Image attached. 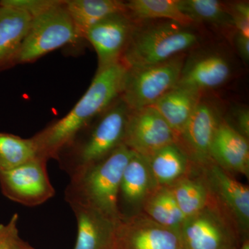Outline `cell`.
Wrapping results in <instances>:
<instances>
[{
	"label": "cell",
	"instance_id": "6da1fadb",
	"mask_svg": "<svg viewBox=\"0 0 249 249\" xmlns=\"http://www.w3.org/2000/svg\"><path fill=\"white\" fill-rule=\"evenodd\" d=\"M127 70L121 61L96 71L89 88L71 110L32 137L39 157L57 160L83 129L120 97Z\"/></svg>",
	"mask_w": 249,
	"mask_h": 249
},
{
	"label": "cell",
	"instance_id": "7a4b0ae2",
	"mask_svg": "<svg viewBox=\"0 0 249 249\" xmlns=\"http://www.w3.org/2000/svg\"><path fill=\"white\" fill-rule=\"evenodd\" d=\"M130 111L120 96L60 152L57 160L70 178L122 145Z\"/></svg>",
	"mask_w": 249,
	"mask_h": 249
},
{
	"label": "cell",
	"instance_id": "3957f363",
	"mask_svg": "<svg viewBox=\"0 0 249 249\" xmlns=\"http://www.w3.org/2000/svg\"><path fill=\"white\" fill-rule=\"evenodd\" d=\"M193 27L167 19L136 22L121 62L128 69L168 61L199 45Z\"/></svg>",
	"mask_w": 249,
	"mask_h": 249
},
{
	"label": "cell",
	"instance_id": "277c9868",
	"mask_svg": "<svg viewBox=\"0 0 249 249\" xmlns=\"http://www.w3.org/2000/svg\"><path fill=\"white\" fill-rule=\"evenodd\" d=\"M134 154L122 144L101 161L70 178L65 191L67 203L89 206L108 217L121 219L119 196L121 178Z\"/></svg>",
	"mask_w": 249,
	"mask_h": 249
},
{
	"label": "cell",
	"instance_id": "5b68a950",
	"mask_svg": "<svg viewBox=\"0 0 249 249\" xmlns=\"http://www.w3.org/2000/svg\"><path fill=\"white\" fill-rule=\"evenodd\" d=\"M181 249H238L240 232L213 196L209 204L185 219L178 231Z\"/></svg>",
	"mask_w": 249,
	"mask_h": 249
},
{
	"label": "cell",
	"instance_id": "8992f818",
	"mask_svg": "<svg viewBox=\"0 0 249 249\" xmlns=\"http://www.w3.org/2000/svg\"><path fill=\"white\" fill-rule=\"evenodd\" d=\"M186 54L168 61L128 69L121 98L130 110L154 106L178 85Z\"/></svg>",
	"mask_w": 249,
	"mask_h": 249
},
{
	"label": "cell",
	"instance_id": "52a82bcc",
	"mask_svg": "<svg viewBox=\"0 0 249 249\" xmlns=\"http://www.w3.org/2000/svg\"><path fill=\"white\" fill-rule=\"evenodd\" d=\"M80 40L65 1L32 18L14 63L36 61L46 54Z\"/></svg>",
	"mask_w": 249,
	"mask_h": 249
},
{
	"label": "cell",
	"instance_id": "ba28073f",
	"mask_svg": "<svg viewBox=\"0 0 249 249\" xmlns=\"http://www.w3.org/2000/svg\"><path fill=\"white\" fill-rule=\"evenodd\" d=\"M47 161L37 157L14 170L0 173L1 193L10 200L29 207L48 201L55 191L49 179Z\"/></svg>",
	"mask_w": 249,
	"mask_h": 249
},
{
	"label": "cell",
	"instance_id": "9c48e42d",
	"mask_svg": "<svg viewBox=\"0 0 249 249\" xmlns=\"http://www.w3.org/2000/svg\"><path fill=\"white\" fill-rule=\"evenodd\" d=\"M222 120L219 107L212 101L201 98L184 128L175 139V143L192 164L202 167L212 161L211 145Z\"/></svg>",
	"mask_w": 249,
	"mask_h": 249
},
{
	"label": "cell",
	"instance_id": "30bf717a",
	"mask_svg": "<svg viewBox=\"0 0 249 249\" xmlns=\"http://www.w3.org/2000/svg\"><path fill=\"white\" fill-rule=\"evenodd\" d=\"M211 196L235 224L242 242L249 239V188L211 161L201 167Z\"/></svg>",
	"mask_w": 249,
	"mask_h": 249
},
{
	"label": "cell",
	"instance_id": "8fae6325",
	"mask_svg": "<svg viewBox=\"0 0 249 249\" xmlns=\"http://www.w3.org/2000/svg\"><path fill=\"white\" fill-rule=\"evenodd\" d=\"M174 142L173 129L155 108L130 111L123 142L125 146L147 158Z\"/></svg>",
	"mask_w": 249,
	"mask_h": 249
},
{
	"label": "cell",
	"instance_id": "7c38bea8",
	"mask_svg": "<svg viewBox=\"0 0 249 249\" xmlns=\"http://www.w3.org/2000/svg\"><path fill=\"white\" fill-rule=\"evenodd\" d=\"M134 25L135 21L124 11L107 16L88 31L85 39L97 54V71L121 61Z\"/></svg>",
	"mask_w": 249,
	"mask_h": 249
},
{
	"label": "cell",
	"instance_id": "4fadbf2b",
	"mask_svg": "<svg viewBox=\"0 0 249 249\" xmlns=\"http://www.w3.org/2000/svg\"><path fill=\"white\" fill-rule=\"evenodd\" d=\"M115 249H181V246L178 231L140 213L119 220Z\"/></svg>",
	"mask_w": 249,
	"mask_h": 249
},
{
	"label": "cell",
	"instance_id": "5bb4252c",
	"mask_svg": "<svg viewBox=\"0 0 249 249\" xmlns=\"http://www.w3.org/2000/svg\"><path fill=\"white\" fill-rule=\"evenodd\" d=\"M145 157L134 154L121 178L119 209L121 218L142 213L145 201L158 188Z\"/></svg>",
	"mask_w": 249,
	"mask_h": 249
},
{
	"label": "cell",
	"instance_id": "9a60e30c",
	"mask_svg": "<svg viewBox=\"0 0 249 249\" xmlns=\"http://www.w3.org/2000/svg\"><path fill=\"white\" fill-rule=\"evenodd\" d=\"M231 73V65L224 55L216 52H199L186 56L178 85L202 92L222 86Z\"/></svg>",
	"mask_w": 249,
	"mask_h": 249
},
{
	"label": "cell",
	"instance_id": "2e32d148",
	"mask_svg": "<svg viewBox=\"0 0 249 249\" xmlns=\"http://www.w3.org/2000/svg\"><path fill=\"white\" fill-rule=\"evenodd\" d=\"M77 222V237L73 249H115L119 220L97 210L78 204H70Z\"/></svg>",
	"mask_w": 249,
	"mask_h": 249
},
{
	"label": "cell",
	"instance_id": "e0dca14e",
	"mask_svg": "<svg viewBox=\"0 0 249 249\" xmlns=\"http://www.w3.org/2000/svg\"><path fill=\"white\" fill-rule=\"evenodd\" d=\"M211 157L213 161L227 173L240 174L249 178L248 139L224 119L219 123L214 134Z\"/></svg>",
	"mask_w": 249,
	"mask_h": 249
},
{
	"label": "cell",
	"instance_id": "ac0fdd59",
	"mask_svg": "<svg viewBox=\"0 0 249 249\" xmlns=\"http://www.w3.org/2000/svg\"><path fill=\"white\" fill-rule=\"evenodd\" d=\"M201 98L202 92L199 90L177 85L152 107L169 124L176 139L196 110Z\"/></svg>",
	"mask_w": 249,
	"mask_h": 249
},
{
	"label": "cell",
	"instance_id": "d6986e66",
	"mask_svg": "<svg viewBox=\"0 0 249 249\" xmlns=\"http://www.w3.org/2000/svg\"><path fill=\"white\" fill-rule=\"evenodd\" d=\"M31 21L24 11L0 4V68L14 63Z\"/></svg>",
	"mask_w": 249,
	"mask_h": 249
},
{
	"label": "cell",
	"instance_id": "ffe728a7",
	"mask_svg": "<svg viewBox=\"0 0 249 249\" xmlns=\"http://www.w3.org/2000/svg\"><path fill=\"white\" fill-rule=\"evenodd\" d=\"M168 187L186 218L197 213L209 204L211 192L201 167L192 164L184 176Z\"/></svg>",
	"mask_w": 249,
	"mask_h": 249
},
{
	"label": "cell",
	"instance_id": "44dd1931",
	"mask_svg": "<svg viewBox=\"0 0 249 249\" xmlns=\"http://www.w3.org/2000/svg\"><path fill=\"white\" fill-rule=\"evenodd\" d=\"M65 4L80 39L104 18L126 11L124 1L119 0H67Z\"/></svg>",
	"mask_w": 249,
	"mask_h": 249
},
{
	"label": "cell",
	"instance_id": "7402d4cb",
	"mask_svg": "<svg viewBox=\"0 0 249 249\" xmlns=\"http://www.w3.org/2000/svg\"><path fill=\"white\" fill-rule=\"evenodd\" d=\"M146 159L158 186H170L184 176L192 166L188 157L175 142L162 147Z\"/></svg>",
	"mask_w": 249,
	"mask_h": 249
},
{
	"label": "cell",
	"instance_id": "603a6c76",
	"mask_svg": "<svg viewBox=\"0 0 249 249\" xmlns=\"http://www.w3.org/2000/svg\"><path fill=\"white\" fill-rule=\"evenodd\" d=\"M124 4L126 13L136 22L167 19L186 27L195 24L181 9L179 0H130Z\"/></svg>",
	"mask_w": 249,
	"mask_h": 249
},
{
	"label": "cell",
	"instance_id": "cb8c5ba5",
	"mask_svg": "<svg viewBox=\"0 0 249 249\" xmlns=\"http://www.w3.org/2000/svg\"><path fill=\"white\" fill-rule=\"evenodd\" d=\"M142 213L160 225L178 232L186 219L168 186H159L145 201Z\"/></svg>",
	"mask_w": 249,
	"mask_h": 249
},
{
	"label": "cell",
	"instance_id": "d4e9b609",
	"mask_svg": "<svg viewBox=\"0 0 249 249\" xmlns=\"http://www.w3.org/2000/svg\"><path fill=\"white\" fill-rule=\"evenodd\" d=\"M180 7L195 24L207 23L223 29H233L228 4L217 0H179Z\"/></svg>",
	"mask_w": 249,
	"mask_h": 249
},
{
	"label": "cell",
	"instance_id": "484cf974",
	"mask_svg": "<svg viewBox=\"0 0 249 249\" xmlns=\"http://www.w3.org/2000/svg\"><path fill=\"white\" fill-rule=\"evenodd\" d=\"M39 157L32 138L0 132V173L9 171Z\"/></svg>",
	"mask_w": 249,
	"mask_h": 249
},
{
	"label": "cell",
	"instance_id": "4316f807",
	"mask_svg": "<svg viewBox=\"0 0 249 249\" xmlns=\"http://www.w3.org/2000/svg\"><path fill=\"white\" fill-rule=\"evenodd\" d=\"M62 0H3L0 4L22 10L34 18L61 4Z\"/></svg>",
	"mask_w": 249,
	"mask_h": 249
},
{
	"label": "cell",
	"instance_id": "83f0119b",
	"mask_svg": "<svg viewBox=\"0 0 249 249\" xmlns=\"http://www.w3.org/2000/svg\"><path fill=\"white\" fill-rule=\"evenodd\" d=\"M228 6L236 34L249 38V1H237Z\"/></svg>",
	"mask_w": 249,
	"mask_h": 249
},
{
	"label": "cell",
	"instance_id": "f1b7e54d",
	"mask_svg": "<svg viewBox=\"0 0 249 249\" xmlns=\"http://www.w3.org/2000/svg\"><path fill=\"white\" fill-rule=\"evenodd\" d=\"M19 215L14 214L6 224H0V249H18L21 242L18 230Z\"/></svg>",
	"mask_w": 249,
	"mask_h": 249
},
{
	"label": "cell",
	"instance_id": "f546056e",
	"mask_svg": "<svg viewBox=\"0 0 249 249\" xmlns=\"http://www.w3.org/2000/svg\"><path fill=\"white\" fill-rule=\"evenodd\" d=\"M236 130L242 136L249 139V111L248 108H241L235 113Z\"/></svg>",
	"mask_w": 249,
	"mask_h": 249
},
{
	"label": "cell",
	"instance_id": "4dcf8cb0",
	"mask_svg": "<svg viewBox=\"0 0 249 249\" xmlns=\"http://www.w3.org/2000/svg\"><path fill=\"white\" fill-rule=\"evenodd\" d=\"M235 47L241 58L245 62L249 60V38L236 34Z\"/></svg>",
	"mask_w": 249,
	"mask_h": 249
},
{
	"label": "cell",
	"instance_id": "1f68e13d",
	"mask_svg": "<svg viewBox=\"0 0 249 249\" xmlns=\"http://www.w3.org/2000/svg\"><path fill=\"white\" fill-rule=\"evenodd\" d=\"M18 249H36L34 247H31L29 244L26 243L24 241L21 240L20 243L18 246Z\"/></svg>",
	"mask_w": 249,
	"mask_h": 249
},
{
	"label": "cell",
	"instance_id": "d6a6232c",
	"mask_svg": "<svg viewBox=\"0 0 249 249\" xmlns=\"http://www.w3.org/2000/svg\"><path fill=\"white\" fill-rule=\"evenodd\" d=\"M238 249H249V239L244 240L243 242L241 243L240 247Z\"/></svg>",
	"mask_w": 249,
	"mask_h": 249
}]
</instances>
